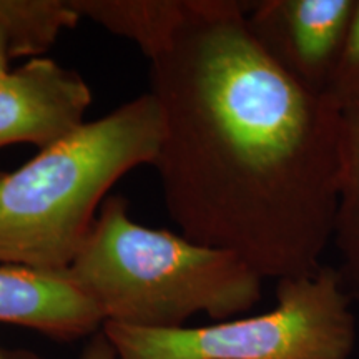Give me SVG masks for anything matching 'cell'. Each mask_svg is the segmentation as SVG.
<instances>
[{
  "label": "cell",
  "mask_w": 359,
  "mask_h": 359,
  "mask_svg": "<svg viewBox=\"0 0 359 359\" xmlns=\"http://www.w3.org/2000/svg\"><path fill=\"white\" fill-rule=\"evenodd\" d=\"M246 8L193 0L150 60L163 116L151 167L182 236L281 281L316 271L333 241L341 110L275 64Z\"/></svg>",
  "instance_id": "cell-1"
},
{
  "label": "cell",
  "mask_w": 359,
  "mask_h": 359,
  "mask_svg": "<svg viewBox=\"0 0 359 359\" xmlns=\"http://www.w3.org/2000/svg\"><path fill=\"white\" fill-rule=\"evenodd\" d=\"M163 116L150 92L85 123L0 178V264L65 271L123 175L151 165Z\"/></svg>",
  "instance_id": "cell-2"
},
{
  "label": "cell",
  "mask_w": 359,
  "mask_h": 359,
  "mask_svg": "<svg viewBox=\"0 0 359 359\" xmlns=\"http://www.w3.org/2000/svg\"><path fill=\"white\" fill-rule=\"evenodd\" d=\"M65 273L103 321L147 330L185 327L198 313L231 320L259 302L263 283L231 251L135 223L118 195L103 201Z\"/></svg>",
  "instance_id": "cell-3"
},
{
  "label": "cell",
  "mask_w": 359,
  "mask_h": 359,
  "mask_svg": "<svg viewBox=\"0 0 359 359\" xmlns=\"http://www.w3.org/2000/svg\"><path fill=\"white\" fill-rule=\"evenodd\" d=\"M276 306L212 326L147 330L103 323L116 359H349L351 294L338 268L278 281Z\"/></svg>",
  "instance_id": "cell-4"
},
{
  "label": "cell",
  "mask_w": 359,
  "mask_h": 359,
  "mask_svg": "<svg viewBox=\"0 0 359 359\" xmlns=\"http://www.w3.org/2000/svg\"><path fill=\"white\" fill-rule=\"evenodd\" d=\"M356 0L248 2L246 24L263 50L302 87L327 95Z\"/></svg>",
  "instance_id": "cell-5"
},
{
  "label": "cell",
  "mask_w": 359,
  "mask_h": 359,
  "mask_svg": "<svg viewBox=\"0 0 359 359\" xmlns=\"http://www.w3.org/2000/svg\"><path fill=\"white\" fill-rule=\"evenodd\" d=\"M92 90L79 72L35 57L0 75V148L30 143L40 151L85 125Z\"/></svg>",
  "instance_id": "cell-6"
},
{
  "label": "cell",
  "mask_w": 359,
  "mask_h": 359,
  "mask_svg": "<svg viewBox=\"0 0 359 359\" xmlns=\"http://www.w3.org/2000/svg\"><path fill=\"white\" fill-rule=\"evenodd\" d=\"M0 323L70 341L93 334L105 321L65 271L0 264Z\"/></svg>",
  "instance_id": "cell-7"
},
{
  "label": "cell",
  "mask_w": 359,
  "mask_h": 359,
  "mask_svg": "<svg viewBox=\"0 0 359 359\" xmlns=\"http://www.w3.org/2000/svg\"><path fill=\"white\" fill-rule=\"evenodd\" d=\"M82 19L132 40L148 60L160 55L188 20L193 0H72Z\"/></svg>",
  "instance_id": "cell-8"
},
{
  "label": "cell",
  "mask_w": 359,
  "mask_h": 359,
  "mask_svg": "<svg viewBox=\"0 0 359 359\" xmlns=\"http://www.w3.org/2000/svg\"><path fill=\"white\" fill-rule=\"evenodd\" d=\"M349 294H359V103L341 110L333 241Z\"/></svg>",
  "instance_id": "cell-9"
},
{
  "label": "cell",
  "mask_w": 359,
  "mask_h": 359,
  "mask_svg": "<svg viewBox=\"0 0 359 359\" xmlns=\"http://www.w3.org/2000/svg\"><path fill=\"white\" fill-rule=\"evenodd\" d=\"M0 20L11 37L13 58L40 57L64 30L82 20L72 0H0Z\"/></svg>",
  "instance_id": "cell-10"
},
{
  "label": "cell",
  "mask_w": 359,
  "mask_h": 359,
  "mask_svg": "<svg viewBox=\"0 0 359 359\" xmlns=\"http://www.w3.org/2000/svg\"><path fill=\"white\" fill-rule=\"evenodd\" d=\"M327 97L339 110L359 103V0H356L346 45L331 80Z\"/></svg>",
  "instance_id": "cell-11"
},
{
  "label": "cell",
  "mask_w": 359,
  "mask_h": 359,
  "mask_svg": "<svg viewBox=\"0 0 359 359\" xmlns=\"http://www.w3.org/2000/svg\"><path fill=\"white\" fill-rule=\"evenodd\" d=\"M82 359H116L115 349L110 344L109 338L103 334L102 327L100 333L93 334L92 339L88 341L87 348L83 349Z\"/></svg>",
  "instance_id": "cell-12"
},
{
  "label": "cell",
  "mask_w": 359,
  "mask_h": 359,
  "mask_svg": "<svg viewBox=\"0 0 359 359\" xmlns=\"http://www.w3.org/2000/svg\"><path fill=\"white\" fill-rule=\"evenodd\" d=\"M11 60H13L11 37H8L6 27H4L2 20H0V75L8 72Z\"/></svg>",
  "instance_id": "cell-13"
},
{
  "label": "cell",
  "mask_w": 359,
  "mask_h": 359,
  "mask_svg": "<svg viewBox=\"0 0 359 359\" xmlns=\"http://www.w3.org/2000/svg\"><path fill=\"white\" fill-rule=\"evenodd\" d=\"M37 354L27 351H2L0 349V359H35Z\"/></svg>",
  "instance_id": "cell-14"
},
{
  "label": "cell",
  "mask_w": 359,
  "mask_h": 359,
  "mask_svg": "<svg viewBox=\"0 0 359 359\" xmlns=\"http://www.w3.org/2000/svg\"><path fill=\"white\" fill-rule=\"evenodd\" d=\"M4 175H6V172H2V170H0V178H2Z\"/></svg>",
  "instance_id": "cell-15"
},
{
  "label": "cell",
  "mask_w": 359,
  "mask_h": 359,
  "mask_svg": "<svg viewBox=\"0 0 359 359\" xmlns=\"http://www.w3.org/2000/svg\"><path fill=\"white\" fill-rule=\"evenodd\" d=\"M35 359H42V358H39V356H37V358H35Z\"/></svg>",
  "instance_id": "cell-16"
}]
</instances>
